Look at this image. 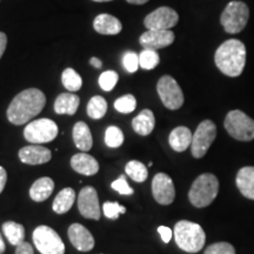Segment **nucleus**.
Instances as JSON below:
<instances>
[{
  "instance_id": "nucleus-35",
  "label": "nucleus",
  "mask_w": 254,
  "mask_h": 254,
  "mask_svg": "<svg viewBox=\"0 0 254 254\" xmlns=\"http://www.w3.org/2000/svg\"><path fill=\"white\" fill-rule=\"evenodd\" d=\"M123 64L126 71L129 73H134L136 72L138 67H140V64H139V56L136 55L135 52H133V51H128V52H126L125 55H124Z\"/></svg>"
},
{
  "instance_id": "nucleus-39",
  "label": "nucleus",
  "mask_w": 254,
  "mask_h": 254,
  "mask_svg": "<svg viewBox=\"0 0 254 254\" xmlns=\"http://www.w3.org/2000/svg\"><path fill=\"white\" fill-rule=\"evenodd\" d=\"M14 254H34L33 253V247H32L31 244H28V243H26V241H24V243H21L20 245L17 246Z\"/></svg>"
},
{
  "instance_id": "nucleus-24",
  "label": "nucleus",
  "mask_w": 254,
  "mask_h": 254,
  "mask_svg": "<svg viewBox=\"0 0 254 254\" xmlns=\"http://www.w3.org/2000/svg\"><path fill=\"white\" fill-rule=\"evenodd\" d=\"M155 126L154 114L151 110H142L134 119L132 120V127L134 132L140 135L151 134Z\"/></svg>"
},
{
  "instance_id": "nucleus-23",
  "label": "nucleus",
  "mask_w": 254,
  "mask_h": 254,
  "mask_svg": "<svg viewBox=\"0 0 254 254\" xmlns=\"http://www.w3.org/2000/svg\"><path fill=\"white\" fill-rule=\"evenodd\" d=\"M80 99L77 94L62 93L55 101V111L57 114H68L73 116L77 112Z\"/></svg>"
},
{
  "instance_id": "nucleus-31",
  "label": "nucleus",
  "mask_w": 254,
  "mask_h": 254,
  "mask_svg": "<svg viewBox=\"0 0 254 254\" xmlns=\"http://www.w3.org/2000/svg\"><path fill=\"white\" fill-rule=\"evenodd\" d=\"M160 63V58L157 51L154 50H145L139 55V64L140 67L144 69H153L157 67Z\"/></svg>"
},
{
  "instance_id": "nucleus-5",
  "label": "nucleus",
  "mask_w": 254,
  "mask_h": 254,
  "mask_svg": "<svg viewBox=\"0 0 254 254\" xmlns=\"http://www.w3.org/2000/svg\"><path fill=\"white\" fill-rule=\"evenodd\" d=\"M224 126L228 134L237 140L251 141L254 139V120L243 111L234 110L228 112Z\"/></svg>"
},
{
  "instance_id": "nucleus-32",
  "label": "nucleus",
  "mask_w": 254,
  "mask_h": 254,
  "mask_svg": "<svg viewBox=\"0 0 254 254\" xmlns=\"http://www.w3.org/2000/svg\"><path fill=\"white\" fill-rule=\"evenodd\" d=\"M136 107V100L135 97L132 94H126L123 95V97L118 98L114 103V109H116L118 112L127 114L131 113L135 110Z\"/></svg>"
},
{
  "instance_id": "nucleus-37",
  "label": "nucleus",
  "mask_w": 254,
  "mask_h": 254,
  "mask_svg": "<svg viewBox=\"0 0 254 254\" xmlns=\"http://www.w3.org/2000/svg\"><path fill=\"white\" fill-rule=\"evenodd\" d=\"M111 187H112L114 190H117L119 194H123V195H132L133 193H134V190H133L132 187L129 186L128 183L126 182L125 176H120L118 179L114 180Z\"/></svg>"
},
{
  "instance_id": "nucleus-40",
  "label": "nucleus",
  "mask_w": 254,
  "mask_h": 254,
  "mask_svg": "<svg viewBox=\"0 0 254 254\" xmlns=\"http://www.w3.org/2000/svg\"><path fill=\"white\" fill-rule=\"evenodd\" d=\"M6 182H7V173H6V170L4 167L0 166V193L4 190Z\"/></svg>"
},
{
  "instance_id": "nucleus-11",
  "label": "nucleus",
  "mask_w": 254,
  "mask_h": 254,
  "mask_svg": "<svg viewBox=\"0 0 254 254\" xmlns=\"http://www.w3.org/2000/svg\"><path fill=\"white\" fill-rule=\"evenodd\" d=\"M179 21V15L173 8L163 6L146 15L144 25L147 30H171Z\"/></svg>"
},
{
  "instance_id": "nucleus-13",
  "label": "nucleus",
  "mask_w": 254,
  "mask_h": 254,
  "mask_svg": "<svg viewBox=\"0 0 254 254\" xmlns=\"http://www.w3.org/2000/svg\"><path fill=\"white\" fill-rule=\"evenodd\" d=\"M78 208L84 218L99 220L100 205L98 193L94 187L86 186L81 189L78 196Z\"/></svg>"
},
{
  "instance_id": "nucleus-20",
  "label": "nucleus",
  "mask_w": 254,
  "mask_h": 254,
  "mask_svg": "<svg viewBox=\"0 0 254 254\" xmlns=\"http://www.w3.org/2000/svg\"><path fill=\"white\" fill-rule=\"evenodd\" d=\"M240 193L247 199L254 200V167L246 166L240 168L236 179Z\"/></svg>"
},
{
  "instance_id": "nucleus-42",
  "label": "nucleus",
  "mask_w": 254,
  "mask_h": 254,
  "mask_svg": "<svg viewBox=\"0 0 254 254\" xmlns=\"http://www.w3.org/2000/svg\"><path fill=\"white\" fill-rule=\"evenodd\" d=\"M90 64L95 68H101V66H103V62H101L99 58H97V57H93V58H91Z\"/></svg>"
},
{
  "instance_id": "nucleus-15",
  "label": "nucleus",
  "mask_w": 254,
  "mask_h": 254,
  "mask_svg": "<svg viewBox=\"0 0 254 254\" xmlns=\"http://www.w3.org/2000/svg\"><path fill=\"white\" fill-rule=\"evenodd\" d=\"M68 238L72 245L81 252H90L94 247V238L81 224H72L68 227Z\"/></svg>"
},
{
  "instance_id": "nucleus-10",
  "label": "nucleus",
  "mask_w": 254,
  "mask_h": 254,
  "mask_svg": "<svg viewBox=\"0 0 254 254\" xmlns=\"http://www.w3.org/2000/svg\"><path fill=\"white\" fill-rule=\"evenodd\" d=\"M157 91L164 106L168 110H179L184 104V93L179 84L171 75H164L159 79Z\"/></svg>"
},
{
  "instance_id": "nucleus-21",
  "label": "nucleus",
  "mask_w": 254,
  "mask_h": 254,
  "mask_svg": "<svg viewBox=\"0 0 254 254\" xmlns=\"http://www.w3.org/2000/svg\"><path fill=\"white\" fill-rule=\"evenodd\" d=\"M73 141L82 152L91 150L93 146V138H92L91 129L86 123L78 122L73 127Z\"/></svg>"
},
{
  "instance_id": "nucleus-43",
  "label": "nucleus",
  "mask_w": 254,
  "mask_h": 254,
  "mask_svg": "<svg viewBox=\"0 0 254 254\" xmlns=\"http://www.w3.org/2000/svg\"><path fill=\"white\" fill-rule=\"evenodd\" d=\"M128 4H133V5H144L148 0H126Z\"/></svg>"
},
{
  "instance_id": "nucleus-17",
  "label": "nucleus",
  "mask_w": 254,
  "mask_h": 254,
  "mask_svg": "<svg viewBox=\"0 0 254 254\" xmlns=\"http://www.w3.org/2000/svg\"><path fill=\"white\" fill-rule=\"evenodd\" d=\"M93 28L104 36H116L123 30L122 21L113 15L103 13L97 15L93 20Z\"/></svg>"
},
{
  "instance_id": "nucleus-28",
  "label": "nucleus",
  "mask_w": 254,
  "mask_h": 254,
  "mask_svg": "<svg viewBox=\"0 0 254 254\" xmlns=\"http://www.w3.org/2000/svg\"><path fill=\"white\" fill-rule=\"evenodd\" d=\"M126 174L136 183H144L148 177L147 167L138 160L128 161L125 167Z\"/></svg>"
},
{
  "instance_id": "nucleus-1",
  "label": "nucleus",
  "mask_w": 254,
  "mask_h": 254,
  "mask_svg": "<svg viewBox=\"0 0 254 254\" xmlns=\"http://www.w3.org/2000/svg\"><path fill=\"white\" fill-rule=\"evenodd\" d=\"M46 104V97L38 88H27L15 95L7 109V119L13 125H24L37 117Z\"/></svg>"
},
{
  "instance_id": "nucleus-25",
  "label": "nucleus",
  "mask_w": 254,
  "mask_h": 254,
  "mask_svg": "<svg viewBox=\"0 0 254 254\" xmlns=\"http://www.w3.org/2000/svg\"><path fill=\"white\" fill-rule=\"evenodd\" d=\"M75 201V192L71 187H66L57 194L55 201L52 204L53 211L57 214H64L68 212Z\"/></svg>"
},
{
  "instance_id": "nucleus-9",
  "label": "nucleus",
  "mask_w": 254,
  "mask_h": 254,
  "mask_svg": "<svg viewBox=\"0 0 254 254\" xmlns=\"http://www.w3.org/2000/svg\"><path fill=\"white\" fill-rule=\"evenodd\" d=\"M215 136H217V126L212 120H204L200 123L193 134L192 144H190L193 157L196 159L204 157L207 153L209 146L213 144Z\"/></svg>"
},
{
  "instance_id": "nucleus-2",
  "label": "nucleus",
  "mask_w": 254,
  "mask_h": 254,
  "mask_svg": "<svg viewBox=\"0 0 254 254\" xmlns=\"http://www.w3.org/2000/svg\"><path fill=\"white\" fill-rule=\"evenodd\" d=\"M217 67L227 77H239L245 68L246 47L238 39H230L218 47L214 56Z\"/></svg>"
},
{
  "instance_id": "nucleus-12",
  "label": "nucleus",
  "mask_w": 254,
  "mask_h": 254,
  "mask_svg": "<svg viewBox=\"0 0 254 254\" xmlns=\"http://www.w3.org/2000/svg\"><path fill=\"white\" fill-rule=\"evenodd\" d=\"M152 193L158 204H172L176 198V187L171 177L166 173L155 174L152 182Z\"/></svg>"
},
{
  "instance_id": "nucleus-16",
  "label": "nucleus",
  "mask_w": 254,
  "mask_h": 254,
  "mask_svg": "<svg viewBox=\"0 0 254 254\" xmlns=\"http://www.w3.org/2000/svg\"><path fill=\"white\" fill-rule=\"evenodd\" d=\"M19 159L21 163L27 165H41L46 164L51 160L52 153L49 148L40 145L25 146L19 151Z\"/></svg>"
},
{
  "instance_id": "nucleus-18",
  "label": "nucleus",
  "mask_w": 254,
  "mask_h": 254,
  "mask_svg": "<svg viewBox=\"0 0 254 254\" xmlns=\"http://www.w3.org/2000/svg\"><path fill=\"white\" fill-rule=\"evenodd\" d=\"M71 166L77 173L82 176H94L99 171V164L94 157L87 153H77L71 159Z\"/></svg>"
},
{
  "instance_id": "nucleus-38",
  "label": "nucleus",
  "mask_w": 254,
  "mask_h": 254,
  "mask_svg": "<svg viewBox=\"0 0 254 254\" xmlns=\"http://www.w3.org/2000/svg\"><path fill=\"white\" fill-rule=\"evenodd\" d=\"M158 232H159V234H160V236H161V239H163V241H164L165 244H168L171 241V239H172L173 231L171 230L170 227L159 226L158 227Z\"/></svg>"
},
{
  "instance_id": "nucleus-41",
  "label": "nucleus",
  "mask_w": 254,
  "mask_h": 254,
  "mask_svg": "<svg viewBox=\"0 0 254 254\" xmlns=\"http://www.w3.org/2000/svg\"><path fill=\"white\" fill-rule=\"evenodd\" d=\"M6 45H7V37H6L5 33L0 32V59H1L2 55H4Z\"/></svg>"
},
{
  "instance_id": "nucleus-27",
  "label": "nucleus",
  "mask_w": 254,
  "mask_h": 254,
  "mask_svg": "<svg viewBox=\"0 0 254 254\" xmlns=\"http://www.w3.org/2000/svg\"><path fill=\"white\" fill-rule=\"evenodd\" d=\"M107 112V103L101 95H94L87 104L88 117L94 120L101 119Z\"/></svg>"
},
{
  "instance_id": "nucleus-22",
  "label": "nucleus",
  "mask_w": 254,
  "mask_h": 254,
  "mask_svg": "<svg viewBox=\"0 0 254 254\" xmlns=\"http://www.w3.org/2000/svg\"><path fill=\"white\" fill-rule=\"evenodd\" d=\"M55 190V183L49 177H44L34 182L30 189V196L32 200L37 202H41L47 200Z\"/></svg>"
},
{
  "instance_id": "nucleus-19",
  "label": "nucleus",
  "mask_w": 254,
  "mask_h": 254,
  "mask_svg": "<svg viewBox=\"0 0 254 254\" xmlns=\"http://www.w3.org/2000/svg\"><path fill=\"white\" fill-rule=\"evenodd\" d=\"M192 139L193 134L189 127L179 126L171 132L168 136V142L176 152H184L192 144Z\"/></svg>"
},
{
  "instance_id": "nucleus-29",
  "label": "nucleus",
  "mask_w": 254,
  "mask_h": 254,
  "mask_svg": "<svg viewBox=\"0 0 254 254\" xmlns=\"http://www.w3.org/2000/svg\"><path fill=\"white\" fill-rule=\"evenodd\" d=\"M62 81L64 87L69 92H77L82 86V79L80 74H78L75 69H73L72 67L64 69L62 74Z\"/></svg>"
},
{
  "instance_id": "nucleus-26",
  "label": "nucleus",
  "mask_w": 254,
  "mask_h": 254,
  "mask_svg": "<svg viewBox=\"0 0 254 254\" xmlns=\"http://www.w3.org/2000/svg\"><path fill=\"white\" fill-rule=\"evenodd\" d=\"M2 232L11 245L19 246L21 243H24L25 228L23 225L15 221H6L2 225Z\"/></svg>"
},
{
  "instance_id": "nucleus-34",
  "label": "nucleus",
  "mask_w": 254,
  "mask_h": 254,
  "mask_svg": "<svg viewBox=\"0 0 254 254\" xmlns=\"http://www.w3.org/2000/svg\"><path fill=\"white\" fill-rule=\"evenodd\" d=\"M103 211H104L105 217L112 219V220H116L120 214L126 213V207L125 206L120 205L119 202L106 201L103 205Z\"/></svg>"
},
{
  "instance_id": "nucleus-8",
  "label": "nucleus",
  "mask_w": 254,
  "mask_h": 254,
  "mask_svg": "<svg viewBox=\"0 0 254 254\" xmlns=\"http://www.w3.org/2000/svg\"><path fill=\"white\" fill-rule=\"evenodd\" d=\"M32 239L41 254H65V245L53 228L40 225L33 231Z\"/></svg>"
},
{
  "instance_id": "nucleus-30",
  "label": "nucleus",
  "mask_w": 254,
  "mask_h": 254,
  "mask_svg": "<svg viewBox=\"0 0 254 254\" xmlns=\"http://www.w3.org/2000/svg\"><path fill=\"white\" fill-rule=\"evenodd\" d=\"M124 142V133L119 127L110 126L105 132V144L111 148H118Z\"/></svg>"
},
{
  "instance_id": "nucleus-14",
  "label": "nucleus",
  "mask_w": 254,
  "mask_h": 254,
  "mask_svg": "<svg viewBox=\"0 0 254 254\" xmlns=\"http://www.w3.org/2000/svg\"><path fill=\"white\" fill-rule=\"evenodd\" d=\"M174 38V33L171 30H147L141 34L139 41L145 50L158 51L170 46Z\"/></svg>"
},
{
  "instance_id": "nucleus-33",
  "label": "nucleus",
  "mask_w": 254,
  "mask_h": 254,
  "mask_svg": "<svg viewBox=\"0 0 254 254\" xmlns=\"http://www.w3.org/2000/svg\"><path fill=\"white\" fill-rule=\"evenodd\" d=\"M119 75L116 71H105L99 77V85L101 90L105 92L112 91L118 82Z\"/></svg>"
},
{
  "instance_id": "nucleus-7",
  "label": "nucleus",
  "mask_w": 254,
  "mask_h": 254,
  "mask_svg": "<svg viewBox=\"0 0 254 254\" xmlns=\"http://www.w3.org/2000/svg\"><path fill=\"white\" fill-rule=\"evenodd\" d=\"M58 132V126L53 120L43 118L28 123L24 129V136L31 144L39 145L55 140Z\"/></svg>"
},
{
  "instance_id": "nucleus-4",
  "label": "nucleus",
  "mask_w": 254,
  "mask_h": 254,
  "mask_svg": "<svg viewBox=\"0 0 254 254\" xmlns=\"http://www.w3.org/2000/svg\"><path fill=\"white\" fill-rule=\"evenodd\" d=\"M219 192L218 178L214 174L204 173L193 182L189 192V199L194 207L202 208L211 205Z\"/></svg>"
},
{
  "instance_id": "nucleus-6",
  "label": "nucleus",
  "mask_w": 254,
  "mask_h": 254,
  "mask_svg": "<svg viewBox=\"0 0 254 254\" xmlns=\"http://www.w3.org/2000/svg\"><path fill=\"white\" fill-rule=\"evenodd\" d=\"M250 18V9L245 2L231 1L222 12L220 21L227 33L236 34L245 28Z\"/></svg>"
},
{
  "instance_id": "nucleus-3",
  "label": "nucleus",
  "mask_w": 254,
  "mask_h": 254,
  "mask_svg": "<svg viewBox=\"0 0 254 254\" xmlns=\"http://www.w3.org/2000/svg\"><path fill=\"white\" fill-rule=\"evenodd\" d=\"M173 236L178 247L187 253L201 251L206 241V234L202 227L189 220L178 221L174 226Z\"/></svg>"
},
{
  "instance_id": "nucleus-36",
  "label": "nucleus",
  "mask_w": 254,
  "mask_h": 254,
  "mask_svg": "<svg viewBox=\"0 0 254 254\" xmlns=\"http://www.w3.org/2000/svg\"><path fill=\"white\" fill-rule=\"evenodd\" d=\"M205 254H236V250L230 243H215L206 249Z\"/></svg>"
},
{
  "instance_id": "nucleus-45",
  "label": "nucleus",
  "mask_w": 254,
  "mask_h": 254,
  "mask_svg": "<svg viewBox=\"0 0 254 254\" xmlns=\"http://www.w3.org/2000/svg\"><path fill=\"white\" fill-rule=\"evenodd\" d=\"M92 1H95V2H106V1H113V0H92Z\"/></svg>"
},
{
  "instance_id": "nucleus-44",
  "label": "nucleus",
  "mask_w": 254,
  "mask_h": 254,
  "mask_svg": "<svg viewBox=\"0 0 254 254\" xmlns=\"http://www.w3.org/2000/svg\"><path fill=\"white\" fill-rule=\"evenodd\" d=\"M5 252V243L4 239H2V236L0 234V254H2Z\"/></svg>"
}]
</instances>
